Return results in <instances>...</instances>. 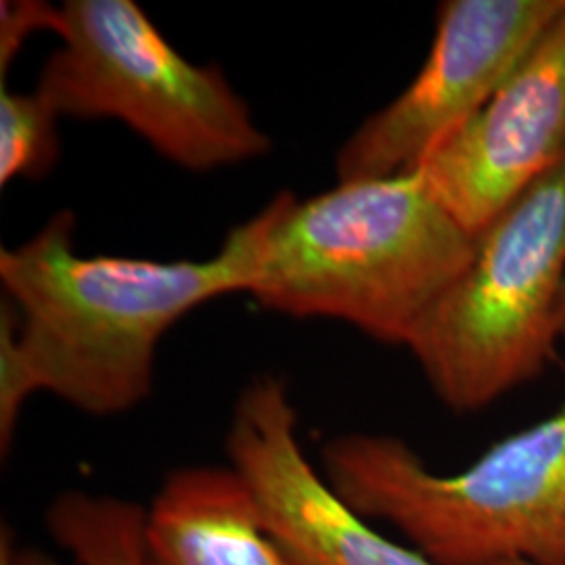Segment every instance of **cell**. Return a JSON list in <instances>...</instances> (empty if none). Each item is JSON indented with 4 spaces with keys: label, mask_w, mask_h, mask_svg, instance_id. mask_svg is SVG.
I'll return each mask as SVG.
<instances>
[{
    "label": "cell",
    "mask_w": 565,
    "mask_h": 565,
    "mask_svg": "<svg viewBox=\"0 0 565 565\" xmlns=\"http://www.w3.org/2000/svg\"><path fill=\"white\" fill-rule=\"evenodd\" d=\"M60 212L0 249V448L21 408L49 392L86 415L132 411L151 394L163 335L203 303L242 294L223 249L207 260L84 256Z\"/></svg>",
    "instance_id": "cell-1"
},
{
    "label": "cell",
    "mask_w": 565,
    "mask_h": 565,
    "mask_svg": "<svg viewBox=\"0 0 565 565\" xmlns=\"http://www.w3.org/2000/svg\"><path fill=\"white\" fill-rule=\"evenodd\" d=\"M476 237L429 193L419 172L338 182L300 202L279 193L235 226L224 254L242 294L296 319L352 324L408 348L459 279Z\"/></svg>",
    "instance_id": "cell-2"
},
{
    "label": "cell",
    "mask_w": 565,
    "mask_h": 565,
    "mask_svg": "<svg viewBox=\"0 0 565 565\" xmlns=\"http://www.w3.org/2000/svg\"><path fill=\"white\" fill-rule=\"evenodd\" d=\"M324 480L436 565H565V401L457 473L401 438L345 434L321 450Z\"/></svg>",
    "instance_id": "cell-3"
},
{
    "label": "cell",
    "mask_w": 565,
    "mask_h": 565,
    "mask_svg": "<svg viewBox=\"0 0 565 565\" xmlns=\"http://www.w3.org/2000/svg\"><path fill=\"white\" fill-rule=\"evenodd\" d=\"M564 285L565 160L476 235L471 260L406 350L452 413L484 411L551 363Z\"/></svg>",
    "instance_id": "cell-4"
},
{
    "label": "cell",
    "mask_w": 565,
    "mask_h": 565,
    "mask_svg": "<svg viewBox=\"0 0 565 565\" xmlns=\"http://www.w3.org/2000/svg\"><path fill=\"white\" fill-rule=\"evenodd\" d=\"M36 90L60 118L118 120L168 162L210 172L263 158L270 137L216 65H195L132 0H67Z\"/></svg>",
    "instance_id": "cell-5"
},
{
    "label": "cell",
    "mask_w": 565,
    "mask_h": 565,
    "mask_svg": "<svg viewBox=\"0 0 565 565\" xmlns=\"http://www.w3.org/2000/svg\"><path fill=\"white\" fill-rule=\"evenodd\" d=\"M565 0H446L422 70L343 142L338 182L417 172L471 120L562 11Z\"/></svg>",
    "instance_id": "cell-6"
},
{
    "label": "cell",
    "mask_w": 565,
    "mask_h": 565,
    "mask_svg": "<svg viewBox=\"0 0 565 565\" xmlns=\"http://www.w3.org/2000/svg\"><path fill=\"white\" fill-rule=\"evenodd\" d=\"M228 467L287 565H436L380 534L343 503L303 455L298 415L279 377L243 387L226 431Z\"/></svg>",
    "instance_id": "cell-7"
},
{
    "label": "cell",
    "mask_w": 565,
    "mask_h": 565,
    "mask_svg": "<svg viewBox=\"0 0 565 565\" xmlns=\"http://www.w3.org/2000/svg\"><path fill=\"white\" fill-rule=\"evenodd\" d=\"M565 160V7L484 107L417 170L469 235Z\"/></svg>",
    "instance_id": "cell-8"
},
{
    "label": "cell",
    "mask_w": 565,
    "mask_h": 565,
    "mask_svg": "<svg viewBox=\"0 0 565 565\" xmlns=\"http://www.w3.org/2000/svg\"><path fill=\"white\" fill-rule=\"evenodd\" d=\"M145 565H287L226 465L172 471L145 515Z\"/></svg>",
    "instance_id": "cell-9"
},
{
    "label": "cell",
    "mask_w": 565,
    "mask_h": 565,
    "mask_svg": "<svg viewBox=\"0 0 565 565\" xmlns=\"http://www.w3.org/2000/svg\"><path fill=\"white\" fill-rule=\"evenodd\" d=\"M145 515L132 501L72 490L49 507L46 527L76 565H145Z\"/></svg>",
    "instance_id": "cell-10"
},
{
    "label": "cell",
    "mask_w": 565,
    "mask_h": 565,
    "mask_svg": "<svg viewBox=\"0 0 565 565\" xmlns=\"http://www.w3.org/2000/svg\"><path fill=\"white\" fill-rule=\"evenodd\" d=\"M60 116L39 90L0 93V184L42 179L60 160Z\"/></svg>",
    "instance_id": "cell-11"
},
{
    "label": "cell",
    "mask_w": 565,
    "mask_h": 565,
    "mask_svg": "<svg viewBox=\"0 0 565 565\" xmlns=\"http://www.w3.org/2000/svg\"><path fill=\"white\" fill-rule=\"evenodd\" d=\"M61 7L46 2H2L0 9V74L4 78L7 67L15 61L21 44L34 32H60Z\"/></svg>",
    "instance_id": "cell-12"
},
{
    "label": "cell",
    "mask_w": 565,
    "mask_h": 565,
    "mask_svg": "<svg viewBox=\"0 0 565 565\" xmlns=\"http://www.w3.org/2000/svg\"><path fill=\"white\" fill-rule=\"evenodd\" d=\"M0 565H60L46 553L36 548H20L13 543V536L9 530H2L0 541Z\"/></svg>",
    "instance_id": "cell-13"
},
{
    "label": "cell",
    "mask_w": 565,
    "mask_h": 565,
    "mask_svg": "<svg viewBox=\"0 0 565 565\" xmlns=\"http://www.w3.org/2000/svg\"><path fill=\"white\" fill-rule=\"evenodd\" d=\"M555 331H557L559 340L565 338V285L559 303H557V312H555Z\"/></svg>",
    "instance_id": "cell-14"
},
{
    "label": "cell",
    "mask_w": 565,
    "mask_h": 565,
    "mask_svg": "<svg viewBox=\"0 0 565 565\" xmlns=\"http://www.w3.org/2000/svg\"><path fill=\"white\" fill-rule=\"evenodd\" d=\"M509 565H530V564H509Z\"/></svg>",
    "instance_id": "cell-15"
}]
</instances>
